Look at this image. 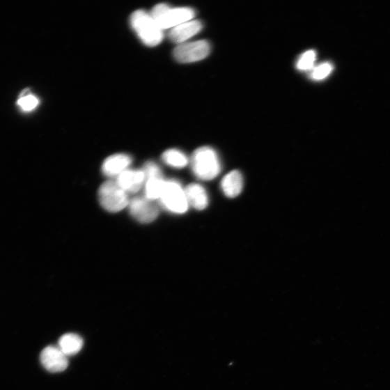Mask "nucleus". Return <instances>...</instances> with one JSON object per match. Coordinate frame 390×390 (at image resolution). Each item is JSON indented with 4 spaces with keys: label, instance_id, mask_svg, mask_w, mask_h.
<instances>
[{
    "label": "nucleus",
    "instance_id": "obj_1",
    "mask_svg": "<svg viewBox=\"0 0 390 390\" xmlns=\"http://www.w3.org/2000/svg\"><path fill=\"white\" fill-rule=\"evenodd\" d=\"M191 164L195 177L201 180H212L221 171L218 153L208 146L201 147L194 152Z\"/></svg>",
    "mask_w": 390,
    "mask_h": 390
},
{
    "label": "nucleus",
    "instance_id": "obj_2",
    "mask_svg": "<svg viewBox=\"0 0 390 390\" xmlns=\"http://www.w3.org/2000/svg\"><path fill=\"white\" fill-rule=\"evenodd\" d=\"M130 24L141 40L148 47H155L162 43L164 32L152 15L144 10L132 13Z\"/></svg>",
    "mask_w": 390,
    "mask_h": 390
},
{
    "label": "nucleus",
    "instance_id": "obj_3",
    "mask_svg": "<svg viewBox=\"0 0 390 390\" xmlns=\"http://www.w3.org/2000/svg\"><path fill=\"white\" fill-rule=\"evenodd\" d=\"M150 15L161 29L164 30L192 21L195 16V11L189 8H173L164 3L155 6Z\"/></svg>",
    "mask_w": 390,
    "mask_h": 390
},
{
    "label": "nucleus",
    "instance_id": "obj_4",
    "mask_svg": "<svg viewBox=\"0 0 390 390\" xmlns=\"http://www.w3.org/2000/svg\"><path fill=\"white\" fill-rule=\"evenodd\" d=\"M161 205L175 214H184L189 208L185 189L175 180H166L160 198Z\"/></svg>",
    "mask_w": 390,
    "mask_h": 390
},
{
    "label": "nucleus",
    "instance_id": "obj_5",
    "mask_svg": "<svg viewBox=\"0 0 390 390\" xmlns=\"http://www.w3.org/2000/svg\"><path fill=\"white\" fill-rule=\"evenodd\" d=\"M99 199L102 208L110 212H120L130 204L128 194L113 181L101 186Z\"/></svg>",
    "mask_w": 390,
    "mask_h": 390
},
{
    "label": "nucleus",
    "instance_id": "obj_6",
    "mask_svg": "<svg viewBox=\"0 0 390 390\" xmlns=\"http://www.w3.org/2000/svg\"><path fill=\"white\" fill-rule=\"evenodd\" d=\"M210 52V43L201 40L180 45L173 50V56L179 63H192L204 60Z\"/></svg>",
    "mask_w": 390,
    "mask_h": 390
},
{
    "label": "nucleus",
    "instance_id": "obj_7",
    "mask_svg": "<svg viewBox=\"0 0 390 390\" xmlns=\"http://www.w3.org/2000/svg\"><path fill=\"white\" fill-rule=\"evenodd\" d=\"M146 174V198L154 201L159 200L166 180L159 166L154 162H148L143 169Z\"/></svg>",
    "mask_w": 390,
    "mask_h": 390
},
{
    "label": "nucleus",
    "instance_id": "obj_8",
    "mask_svg": "<svg viewBox=\"0 0 390 390\" xmlns=\"http://www.w3.org/2000/svg\"><path fill=\"white\" fill-rule=\"evenodd\" d=\"M132 217L142 224H150L158 218L159 210L153 201L146 197H136L130 201Z\"/></svg>",
    "mask_w": 390,
    "mask_h": 390
},
{
    "label": "nucleus",
    "instance_id": "obj_9",
    "mask_svg": "<svg viewBox=\"0 0 390 390\" xmlns=\"http://www.w3.org/2000/svg\"><path fill=\"white\" fill-rule=\"evenodd\" d=\"M40 359L44 367L52 373L64 372L69 364L68 357L58 347L45 348L41 354Z\"/></svg>",
    "mask_w": 390,
    "mask_h": 390
},
{
    "label": "nucleus",
    "instance_id": "obj_10",
    "mask_svg": "<svg viewBox=\"0 0 390 390\" xmlns=\"http://www.w3.org/2000/svg\"><path fill=\"white\" fill-rule=\"evenodd\" d=\"M116 182L127 194L139 192L146 182L143 170L127 169L116 178Z\"/></svg>",
    "mask_w": 390,
    "mask_h": 390
},
{
    "label": "nucleus",
    "instance_id": "obj_11",
    "mask_svg": "<svg viewBox=\"0 0 390 390\" xmlns=\"http://www.w3.org/2000/svg\"><path fill=\"white\" fill-rule=\"evenodd\" d=\"M203 28V24L200 21L192 20V21L171 29L169 33V37L173 42L182 45L201 32Z\"/></svg>",
    "mask_w": 390,
    "mask_h": 390
},
{
    "label": "nucleus",
    "instance_id": "obj_12",
    "mask_svg": "<svg viewBox=\"0 0 390 390\" xmlns=\"http://www.w3.org/2000/svg\"><path fill=\"white\" fill-rule=\"evenodd\" d=\"M132 159L126 154H116L107 158L102 165V171L108 178H117L128 169Z\"/></svg>",
    "mask_w": 390,
    "mask_h": 390
},
{
    "label": "nucleus",
    "instance_id": "obj_13",
    "mask_svg": "<svg viewBox=\"0 0 390 390\" xmlns=\"http://www.w3.org/2000/svg\"><path fill=\"white\" fill-rule=\"evenodd\" d=\"M221 187L226 197L237 198L242 192L244 187V178L242 173L237 170L228 173L222 180Z\"/></svg>",
    "mask_w": 390,
    "mask_h": 390
},
{
    "label": "nucleus",
    "instance_id": "obj_14",
    "mask_svg": "<svg viewBox=\"0 0 390 390\" xmlns=\"http://www.w3.org/2000/svg\"><path fill=\"white\" fill-rule=\"evenodd\" d=\"M185 191L189 205L198 210H203L208 207V194L202 185L191 184L185 189Z\"/></svg>",
    "mask_w": 390,
    "mask_h": 390
},
{
    "label": "nucleus",
    "instance_id": "obj_15",
    "mask_svg": "<svg viewBox=\"0 0 390 390\" xmlns=\"http://www.w3.org/2000/svg\"><path fill=\"white\" fill-rule=\"evenodd\" d=\"M83 346V338L80 336L74 334H65L58 341V348L67 357L77 354L80 352Z\"/></svg>",
    "mask_w": 390,
    "mask_h": 390
},
{
    "label": "nucleus",
    "instance_id": "obj_16",
    "mask_svg": "<svg viewBox=\"0 0 390 390\" xmlns=\"http://www.w3.org/2000/svg\"><path fill=\"white\" fill-rule=\"evenodd\" d=\"M162 159L167 165L178 169L187 166L189 164L187 156L177 149H170L164 153Z\"/></svg>",
    "mask_w": 390,
    "mask_h": 390
},
{
    "label": "nucleus",
    "instance_id": "obj_17",
    "mask_svg": "<svg viewBox=\"0 0 390 390\" xmlns=\"http://www.w3.org/2000/svg\"><path fill=\"white\" fill-rule=\"evenodd\" d=\"M317 54L314 50H309L303 53L299 58L296 66L300 71H311L315 68Z\"/></svg>",
    "mask_w": 390,
    "mask_h": 390
},
{
    "label": "nucleus",
    "instance_id": "obj_18",
    "mask_svg": "<svg viewBox=\"0 0 390 390\" xmlns=\"http://www.w3.org/2000/svg\"><path fill=\"white\" fill-rule=\"evenodd\" d=\"M17 104L20 109L28 112L34 110L38 107L39 100L36 95L25 93L19 98Z\"/></svg>",
    "mask_w": 390,
    "mask_h": 390
},
{
    "label": "nucleus",
    "instance_id": "obj_19",
    "mask_svg": "<svg viewBox=\"0 0 390 390\" xmlns=\"http://www.w3.org/2000/svg\"><path fill=\"white\" fill-rule=\"evenodd\" d=\"M333 69L334 67L330 63H322L311 70L310 77L314 81L324 80L333 71Z\"/></svg>",
    "mask_w": 390,
    "mask_h": 390
}]
</instances>
